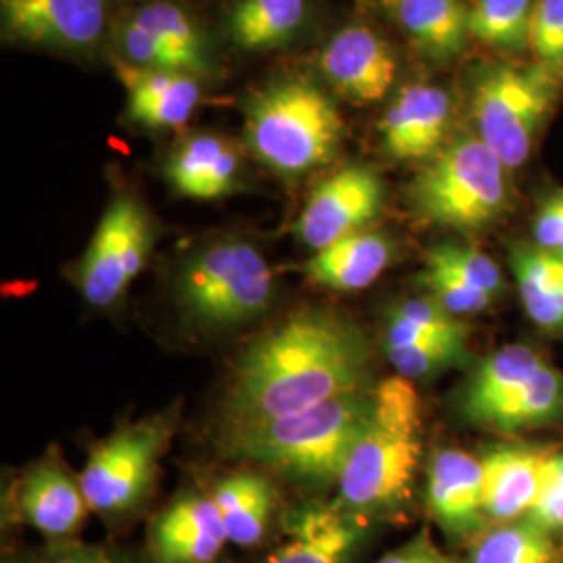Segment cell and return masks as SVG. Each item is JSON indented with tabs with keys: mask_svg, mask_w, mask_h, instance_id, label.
<instances>
[{
	"mask_svg": "<svg viewBox=\"0 0 563 563\" xmlns=\"http://www.w3.org/2000/svg\"><path fill=\"white\" fill-rule=\"evenodd\" d=\"M153 225L134 197H118L102 213L78 265V288L92 307H111L146 265Z\"/></svg>",
	"mask_w": 563,
	"mask_h": 563,
	"instance_id": "9",
	"label": "cell"
},
{
	"mask_svg": "<svg viewBox=\"0 0 563 563\" xmlns=\"http://www.w3.org/2000/svg\"><path fill=\"white\" fill-rule=\"evenodd\" d=\"M384 353L388 362L397 367L399 376L413 380L460 365L467 360L470 349L455 344H388L384 346Z\"/></svg>",
	"mask_w": 563,
	"mask_h": 563,
	"instance_id": "32",
	"label": "cell"
},
{
	"mask_svg": "<svg viewBox=\"0 0 563 563\" xmlns=\"http://www.w3.org/2000/svg\"><path fill=\"white\" fill-rule=\"evenodd\" d=\"M225 543L222 514L211 495H184L151 526V551L157 563H213Z\"/></svg>",
	"mask_w": 563,
	"mask_h": 563,
	"instance_id": "13",
	"label": "cell"
},
{
	"mask_svg": "<svg viewBox=\"0 0 563 563\" xmlns=\"http://www.w3.org/2000/svg\"><path fill=\"white\" fill-rule=\"evenodd\" d=\"M369 344L355 323L328 311L290 316L253 342L230 378V432L301 413L363 390Z\"/></svg>",
	"mask_w": 563,
	"mask_h": 563,
	"instance_id": "1",
	"label": "cell"
},
{
	"mask_svg": "<svg viewBox=\"0 0 563 563\" xmlns=\"http://www.w3.org/2000/svg\"><path fill=\"white\" fill-rule=\"evenodd\" d=\"M422 460V409L411 380L386 378L374 388V407L362 439L342 470L334 505L357 518L405 501Z\"/></svg>",
	"mask_w": 563,
	"mask_h": 563,
	"instance_id": "2",
	"label": "cell"
},
{
	"mask_svg": "<svg viewBox=\"0 0 563 563\" xmlns=\"http://www.w3.org/2000/svg\"><path fill=\"white\" fill-rule=\"evenodd\" d=\"M378 563H457L439 549L428 532L423 530L418 537H413L409 543L402 544L399 549L386 553Z\"/></svg>",
	"mask_w": 563,
	"mask_h": 563,
	"instance_id": "38",
	"label": "cell"
},
{
	"mask_svg": "<svg viewBox=\"0 0 563 563\" xmlns=\"http://www.w3.org/2000/svg\"><path fill=\"white\" fill-rule=\"evenodd\" d=\"M0 11L13 38L57 51H88L104 30V0H0Z\"/></svg>",
	"mask_w": 563,
	"mask_h": 563,
	"instance_id": "11",
	"label": "cell"
},
{
	"mask_svg": "<svg viewBox=\"0 0 563 563\" xmlns=\"http://www.w3.org/2000/svg\"><path fill=\"white\" fill-rule=\"evenodd\" d=\"M274 276L262 253L242 241H223L184 263L176 302L184 320L205 332L253 322L267 311Z\"/></svg>",
	"mask_w": 563,
	"mask_h": 563,
	"instance_id": "5",
	"label": "cell"
},
{
	"mask_svg": "<svg viewBox=\"0 0 563 563\" xmlns=\"http://www.w3.org/2000/svg\"><path fill=\"white\" fill-rule=\"evenodd\" d=\"M562 416L563 374L544 363L543 369L530 383L499 407L488 426L504 432H518L544 426Z\"/></svg>",
	"mask_w": 563,
	"mask_h": 563,
	"instance_id": "26",
	"label": "cell"
},
{
	"mask_svg": "<svg viewBox=\"0 0 563 563\" xmlns=\"http://www.w3.org/2000/svg\"><path fill=\"white\" fill-rule=\"evenodd\" d=\"M121 48L125 59L148 69L190 74L180 55L159 41L153 32L144 30L136 21H128L120 30ZM192 76V74H190Z\"/></svg>",
	"mask_w": 563,
	"mask_h": 563,
	"instance_id": "35",
	"label": "cell"
},
{
	"mask_svg": "<svg viewBox=\"0 0 563 563\" xmlns=\"http://www.w3.org/2000/svg\"><path fill=\"white\" fill-rule=\"evenodd\" d=\"M426 265L444 269V272L462 278L463 282L481 288L495 299L504 292L505 280L499 265L478 249L444 242V244H439L428 251Z\"/></svg>",
	"mask_w": 563,
	"mask_h": 563,
	"instance_id": "31",
	"label": "cell"
},
{
	"mask_svg": "<svg viewBox=\"0 0 563 563\" xmlns=\"http://www.w3.org/2000/svg\"><path fill=\"white\" fill-rule=\"evenodd\" d=\"M544 360L526 344H507L484 360L467 384L463 411L467 420L488 426L504 402L530 383L544 367Z\"/></svg>",
	"mask_w": 563,
	"mask_h": 563,
	"instance_id": "21",
	"label": "cell"
},
{
	"mask_svg": "<svg viewBox=\"0 0 563 563\" xmlns=\"http://www.w3.org/2000/svg\"><path fill=\"white\" fill-rule=\"evenodd\" d=\"M305 20V0H239L230 15L232 38L246 51L290 41Z\"/></svg>",
	"mask_w": 563,
	"mask_h": 563,
	"instance_id": "25",
	"label": "cell"
},
{
	"mask_svg": "<svg viewBox=\"0 0 563 563\" xmlns=\"http://www.w3.org/2000/svg\"><path fill=\"white\" fill-rule=\"evenodd\" d=\"M470 563H560L555 537L528 520L499 523L481 537Z\"/></svg>",
	"mask_w": 563,
	"mask_h": 563,
	"instance_id": "27",
	"label": "cell"
},
{
	"mask_svg": "<svg viewBox=\"0 0 563 563\" xmlns=\"http://www.w3.org/2000/svg\"><path fill=\"white\" fill-rule=\"evenodd\" d=\"M528 522L551 537L563 534V451H549L543 467L537 501L532 505Z\"/></svg>",
	"mask_w": 563,
	"mask_h": 563,
	"instance_id": "34",
	"label": "cell"
},
{
	"mask_svg": "<svg viewBox=\"0 0 563 563\" xmlns=\"http://www.w3.org/2000/svg\"><path fill=\"white\" fill-rule=\"evenodd\" d=\"M423 282L430 290V297L441 302L449 313H453L457 318L470 316V313H481L497 301L495 297L486 295L481 288L463 282L462 278H457L444 269L432 267V265H426Z\"/></svg>",
	"mask_w": 563,
	"mask_h": 563,
	"instance_id": "33",
	"label": "cell"
},
{
	"mask_svg": "<svg viewBox=\"0 0 563 563\" xmlns=\"http://www.w3.org/2000/svg\"><path fill=\"white\" fill-rule=\"evenodd\" d=\"M383 201V181L372 169L344 167L313 190L299 216L297 236L305 246L322 251L332 242L363 232L378 218Z\"/></svg>",
	"mask_w": 563,
	"mask_h": 563,
	"instance_id": "10",
	"label": "cell"
},
{
	"mask_svg": "<svg viewBox=\"0 0 563 563\" xmlns=\"http://www.w3.org/2000/svg\"><path fill=\"white\" fill-rule=\"evenodd\" d=\"M132 21L144 30L153 32L159 41L165 42L180 55L190 74L207 71L205 42L197 25L181 11L180 7L169 2H153L139 9Z\"/></svg>",
	"mask_w": 563,
	"mask_h": 563,
	"instance_id": "29",
	"label": "cell"
},
{
	"mask_svg": "<svg viewBox=\"0 0 563 563\" xmlns=\"http://www.w3.org/2000/svg\"><path fill=\"white\" fill-rule=\"evenodd\" d=\"M549 451L504 444L490 449L483 460L484 514L499 523L526 520L537 501Z\"/></svg>",
	"mask_w": 563,
	"mask_h": 563,
	"instance_id": "17",
	"label": "cell"
},
{
	"mask_svg": "<svg viewBox=\"0 0 563 563\" xmlns=\"http://www.w3.org/2000/svg\"><path fill=\"white\" fill-rule=\"evenodd\" d=\"M362 520L334 504L302 505L286 516V543L267 563H344L363 537Z\"/></svg>",
	"mask_w": 563,
	"mask_h": 563,
	"instance_id": "16",
	"label": "cell"
},
{
	"mask_svg": "<svg viewBox=\"0 0 563 563\" xmlns=\"http://www.w3.org/2000/svg\"><path fill=\"white\" fill-rule=\"evenodd\" d=\"M390 262V242L378 232H357L332 242L305 263V274L330 290L355 292L383 276Z\"/></svg>",
	"mask_w": 563,
	"mask_h": 563,
	"instance_id": "20",
	"label": "cell"
},
{
	"mask_svg": "<svg viewBox=\"0 0 563 563\" xmlns=\"http://www.w3.org/2000/svg\"><path fill=\"white\" fill-rule=\"evenodd\" d=\"M241 162L230 142L211 134L190 136L172 153L165 174L172 188L188 199L213 201L232 192Z\"/></svg>",
	"mask_w": 563,
	"mask_h": 563,
	"instance_id": "19",
	"label": "cell"
},
{
	"mask_svg": "<svg viewBox=\"0 0 563 563\" xmlns=\"http://www.w3.org/2000/svg\"><path fill=\"white\" fill-rule=\"evenodd\" d=\"M537 246L560 253L563 246V192L549 197L534 220Z\"/></svg>",
	"mask_w": 563,
	"mask_h": 563,
	"instance_id": "37",
	"label": "cell"
},
{
	"mask_svg": "<svg viewBox=\"0 0 563 563\" xmlns=\"http://www.w3.org/2000/svg\"><path fill=\"white\" fill-rule=\"evenodd\" d=\"M428 509L449 534L484 526L483 460L460 449L439 451L428 467Z\"/></svg>",
	"mask_w": 563,
	"mask_h": 563,
	"instance_id": "15",
	"label": "cell"
},
{
	"mask_svg": "<svg viewBox=\"0 0 563 563\" xmlns=\"http://www.w3.org/2000/svg\"><path fill=\"white\" fill-rule=\"evenodd\" d=\"M2 563H34L30 562V560H25V558H7Z\"/></svg>",
	"mask_w": 563,
	"mask_h": 563,
	"instance_id": "40",
	"label": "cell"
},
{
	"mask_svg": "<svg viewBox=\"0 0 563 563\" xmlns=\"http://www.w3.org/2000/svg\"><path fill=\"white\" fill-rule=\"evenodd\" d=\"M449 125L451 99L444 90L428 84L407 86L384 113V148L402 162L432 159L441 153Z\"/></svg>",
	"mask_w": 563,
	"mask_h": 563,
	"instance_id": "14",
	"label": "cell"
},
{
	"mask_svg": "<svg viewBox=\"0 0 563 563\" xmlns=\"http://www.w3.org/2000/svg\"><path fill=\"white\" fill-rule=\"evenodd\" d=\"M555 101L553 78L537 69L497 67L476 86L472 111L478 139L504 162L518 169L530 159L544 118Z\"/></svg>",
	"mask_w": 563,
	"mask_h": 563,
	"instance_id": "7",
	"label": "cell"
},
{
	"mask_svg": "<svg viewBox=\"0 0 563 563\" xmlns=\"http://www.w3.org/2000/svg\"><path fill=\"white\" fill-rule=\"evenodd\" d=\"M169 434V423L157 416L125 423L95 444L78 478L88 509L113 516L139 504L153 484Z\"/></svg>",
	"mask_w": 563,
	"mask_h": 563,
	"instance_id": "8",
	"label": "cell"
},
{
	"mask_svg": "<svg viewBox=\"0 0 563 563\" xmlns=\"http://www.w3.org/2000/svg\"><path fill=\"white\" fill-rule=\"evenodd\" d=\"M386 2H399V0H386Z\"/></svg>",
	"mask_w": 563,
	"mask_h": 563,
	"instance_id": "41",
	"label": "cell"
},
{
	"mask_svg": "<svg viewBox=\"0 0 563 563\" xmlns=\"http://www.w3.org/2000/svg\"><path fill=\"white\" fill-rule=\"evenodd\" d=\"M530 48L547 67L563 69V0H537Z\"/></svg>",
	"mask_w": 563,
	"mask_h": 563,
	"instance_id": "36",
	"label": "cell"
},
{
	"mask_svg": "<svg viewBox=\"0 0 563 563\" xmlns=\"http://www.w3.org/2000/svg\"><path fill=\"white\" fill-rule=\"evenodd\" d=\"M41 563H125L118 555L109 553L101 547L90 544H65L55 549L46 560Z\"/></svg>",
	"mask_w": 563,
	"mask_h": 563,
	"instance_id": "39",
	"label": "cell"
},
{
	"mask_svg": "<svg viewBox=\"0 0 563 563\" xmlns=\"http://www.w3.org/2000/svg\"><path fill=\"white\" fill-rule=\"evenodd\" d=\"M537 0H476L467 15L470 36L501 51L530 46Z\"/></svg>",
	"mask_w": 563,
	"mask_h": 563,
	"instance_id": "28",
	"label": "cell"
},
{
	"mask_svg": "<svg viewBox=\"0 0 563 563\" xmlns=\"http://www.w3.org/2000/svg\"><path fill=\"white\" fill-rule=\"evenodd\" d=\"M211 497L222 514L228 543L251 547L262 541L276 504L274 488L263 476L253 472L225 476Z\"/></svg>",
	"mask_w": 563,
	"mask_h": 563,
	"instance_id": "23",
	"label": "cell"
},
{
	"mask_svg": "<svg viewBox=\"0 0 563 563\" xmlns=\"http://www.w3.org/2000/svg\"><path fill=\"white\" fill-rule=\"evenodd\" d=\"M423 222L472 232L507 209V167L478 136H463L432 157L411 186Z\"/></svg>",
	"mask_w": 563,
	"mask_h": 563,
	"instance_id": "6",
	"label": "cell"
},
{
	"mask_svg": "<svg viewBox=\"0 0 563 563\" xmlns=\"http://www.w3.org/2000/svg\"><path fill=\"white\" fill-rule=\"evenodd\" d=\"M511 267L528 318L547 332H563V255L523 246L514 251Z\"/></svg>",
	"mask_w": 563,
	"mask_h": 563,
	"instance_id": "22",
	"label": "cell"
},
{
	"mask_svg": "<svg viewBox=\"0 0 563 563\" xmlns=\"http://www.w3.org/2000/svg\"><path fill=\"white\" fill-rule=\"evenodd\" d=\"M399 20L413 42L434 59H451L465 48L467 15L460 0H399Z\"/></svg>",
	"mask_w": 563,
	"mask_h": 563,
	"instance_id": "24",
	"label": "cell"
},
{
	"mask_svg": "<svg viewBox=\"0 0 563 563\" xmlns=\"http://www.w3.org/2000/svg\"><path fill=\"white\" fill-rule=\"evenodd\" d=\"M374 407V390H355L301 413L230 432V451L309 486L339 484Z\"/></svg>",
	"mask_w": 563,
	"mask_h": 563,
	"instance_id": "3",
	"label": "cell"
},
{
	"mask_svg": "<svg viewBox=\"0 0 563 563\" xmlns=\"http://www.w3.org/2000/svg\"><path fill=\"white\" fill-rule=\"evenodd\" d=\"M342 130L336 104L311 81L274 84L246 109L251 151L282 176H299L330 162L336 155Z\"/></svg>",
	"mask_w": 563,
	"mask_h": 563,
	"instance_id": "4",
	"label": "cell"
},
{
	"mask_svg": "<svg viewBox=\"0 0 563 563\" xmlns=\"http://www.w3.org/2000/svg\"><path fill=\"white\" fill-rule=\"evenodd\" d=\"M320 67L328 81L355 102L380 101L397 78L390 46L365 25L344 27L328 42Z\"/></svg>",
	"mask_w": 563,
	"mask_h": 563,
	"instance_id": "12",
	"label": "cell"
},
{
	"mask_svg": "<svg viewBox=\"0 0 563 563\" xmlns=\"http://www.w3.org/2000/svg\"><path fill=\"white\" fill-rule=\"evenodd\" d=\"M201 101V88L190 74H180L159 92L128 97V115L146 128H180Z\"/></svg>",
	"mask_w": 563,
	"mask_h": 563,
	"instance_id": "30",
	"label": "cell"
},
{
	"mask_svg": "<svg viewBox=\"0 0 563 563\" xmlns=\"http://www.w3.org/2000/svg\"><path fill=\"white\" fill-rule=\"evenodd\" d=\"M18 507L23 520L42 534L63 539L80 528L88 504L80 481L57 457H46L23 476L18 488Z\"/></svg>",
	"mask_w": 563,
	"mask_h": 563,
	"instance_id": "18",
	"label": "cell"
}]
</instances>
